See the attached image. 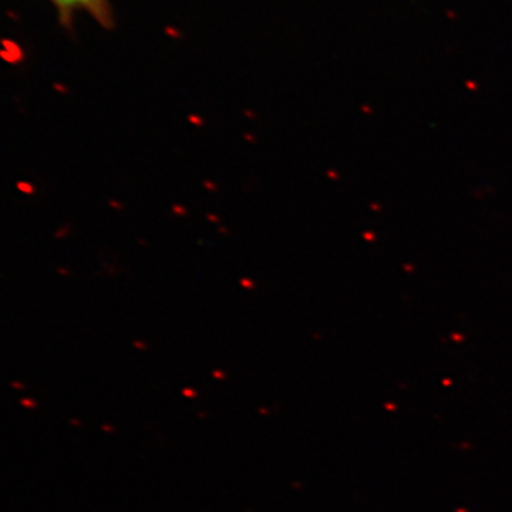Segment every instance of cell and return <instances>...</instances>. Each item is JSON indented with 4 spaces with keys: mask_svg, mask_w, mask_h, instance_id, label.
Masks as SVG:
<instances>
[{
    "mask_svg": "<svg viewBox=\"0 0 512 512\" xmlns=\"http://www.w3.org/2000/svg\"><path fill=\"white\" fill-rule=\"evenodd\" d=\"M59 12L63 23L72 22L76 12H86L103 26L111 23V10L106 0H49Z\"/></svg>",
    "mask_w": 512,
    "mask_h": 512,
    "instance_id": "obj_1",
    "label": "cell"
}]
</instances>
